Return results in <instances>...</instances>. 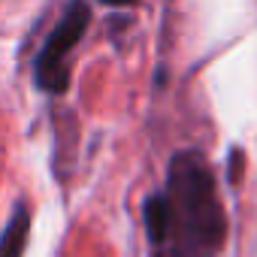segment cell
I'll use <instances>...</instances> for the list:
<instances>
[{
	"label": "cell",
	"mask_w": 257,
	"mask_h": 257,
	"mask_svg": "<svg viewBox=\"0 0 257 257\" xmlns=\"http://www.w3.org/2000/svg\"><path fill=\"white\" fill-rule=\"evenodd\" d=\"M28 239H31V206L19 200L4 233H0V257H25Z\"/></svg>",
	"instance_id": "3957f363"
},
{
	"label": "cell",
	"mask_w": 257,
	"mask_h": 257,
	"mask_svg": "<svg viewBox=\"0 0 257 257\" xmlns=\"http://www.w3.org/2000/svg\"><path fill=\"white\" fill-rule=\"evenodd\" d=\"M152 257H221L230 221L212 164L197 149L170 158L164 191L143 203Z\"/></svg>",
	"instance_id": "6da1fadb"
},
{
	"label": "cell",
	"mask_w": 257,
	"mask_h": 257,
	"mask_svg": "<svg viewBox=\"0 0 257 257\" xmlns=\"http://www.w3.org/2000/svg\"><path fill=\"white\" fill-rule=\"evenodd\" d=\"M103 7H112V10H127V7H137L140 0H100Z\"/></svg>",
	"instance_id": "277c9868"
},
{
	"label": "cell",
	"mask_w": 257,
	"mask_h": 257,
	"mask_svg": "<svg viewBox=\"0 0 257 257\" xmlns=\"http://www.w3.org/2000/svg\"><path fill=\"white\" fill-rule=\"evenodd\" d=\"M88 25H91L88 0H70L52 34L43 40L40 55L34 58V85L43 94L64 97L70 91V55L85 37Z\"/></svg>",
	"instance_id": "7a4b0ae2"
}]
</instances>
